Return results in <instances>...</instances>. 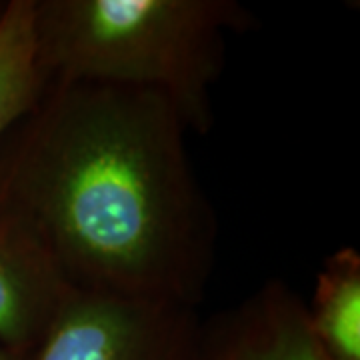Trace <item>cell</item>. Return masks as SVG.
Returning a JSON list of instances; mask_svg holds the SVG:
<instances>
[{"mask_svg":"<svg viewBox=\"0 0 360 360\" xmlns=\"http://www.w3.org/2000/svg\"><path fill=\"white\" fill-rule=\"evenodd\" d=\"M198 330L191 307L77 292L28 360H194Z\"/></svg>","mask_w":360,"mask_h":360,"instance_id":"obj_3","label":"cell"},{"mask_svg":"<svg viewBox=\"0 0 360 360\" xmlns=\"http://www.w3.org/2000/svg\"><path fill=\"white\" fill-rule=\"evenodd\" d=\"M46 84L37 58L34 0H6L0 14V141Z\"/></svg>","mask_w":360,"mask_h":360,"instance_id":"obj_7","label":"cell"},{"mask_svg":"<svg viewBox=\"0 0 360 360\" xmlns=\"http://www.w3.org/2000/svg\"><path fill=\"white\" fill-rule=\"evenodd\" d=\"M250 25L232 0H34L40 70L167 96L188 130L212 124L210 89L224 63V37Z\"/></svg>","mask_w":360,"mask_h":360,"instance_id":"obj_2","label":"cell"},{"mask_svg":"<svg viewBox=\"0 0 360 360\" xmlns=\"http://www.w3.org/2000/svg\"><path fill=\"white\" fill-rule=\"evenodd\" d=\"M0 360H28V354H22V352L11 350V348L0 347Z\"/></svg>","mask_w":360,"mask_h":360,"instance_id":"obj_8","label":"cell"},{"mask_svg":"<svg viewBox=\"0 0 360 360\" xmlns=\"http://www.w3.org/2000/svg\"><path fill=\"white\" fill-rule=\"evenodd\" d=\"M75 295L37 231L0 194V347L30 354Z\"/></svg>","mask_w":360,"mask_h":360,"instance_id":"obj_4","label":"cell"},{"mask_svg":"<svg viewBox=\"0 0 360 360\" xmlns=\"http://www.w3.org/2000/svg\"><path fill=\"white\" fill-rule=\"evenodd\" d=\"M186 132L158 92L51 80L0 141V194L77 292L196 309L217 222Z\"/></svg>","mask_w":360,"mask_h":360,"instance_id":"obj_1","label":"cell"},{"mask_svg":"<svg viewBox=\"0 0 360 360\" xmlns=\"http://www.w3.org/2000/svg\"><path fill=\"white\" fill-rule=\"evenodd\" d=\"M307 310L330 359L360 360V255L354 248H340L326 258Z\"/></svg>","mask_w":360,"mask_h":360,"instance_id":"obj_6","label":"cell"},{"mask_svg":"<svg viewBox=\"0 0 360 360\" xmlns=\"http://www.w3.org/2000/svg\"><path fill=\"white\" fill-rule=\"evenodd\" d=\"M4 4H6V0H0V14L4 11Z\"/></svg>","mask_w":360,"mask_h":360,"instance_id":"obj_9","label":"cell"},{"mask_svg":"<svg viewBox=\"0 0 360 360\" xmlns=\"http://www.w3.org/2000/svg\"><path fill=\"white\" fill-rule=\"evenodd\" d=\"M194 360H333L288 284L270 281L198 330Z\"/></svg>","mask_w":360,"mask_h":360,"instance_id":"obj_5","label":"cell"}]
</instances>
